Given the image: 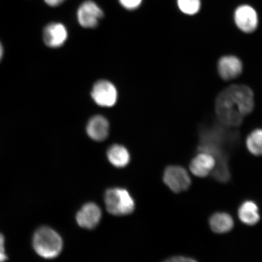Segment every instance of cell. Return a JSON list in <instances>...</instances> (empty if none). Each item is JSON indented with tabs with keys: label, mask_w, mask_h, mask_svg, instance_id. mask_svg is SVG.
<instances>
[{
	"label": "cell",
	"mask_w": 262,
	"mask_h": 262,
	"mask_svg": "<svg viewBox=\"0 0 262 262\" xmlns=\"http://www.w3.org/2000/svg\"><path fill=\"white\" fill-rule=\"evenodd\" d=\"M241 142V135L235 127L223 124L217 119L201 124L199 128V143L196 152L211 155L215 160L212 178L221 183H228L232 175L229 158Z\"/></svg>",
	"instance_id": "obj_1"
},
{
	"label": "cell",
	"mask_w": 262,
	"mask_h": 262,
	"mask_svg": "<svg viewBox=\"0 0 262 262\" xmlns=\"http://www.w3.org/2000/svg\"><path fill=\"white\" fill-rule=\"evenodd\" d=\"M253 91L244 84H234L223 90L215 100L217 119L229 127L240 126L244 117L253 111Z\"/></svg>",
	"instance_id": "obj_2"
},
{
	"label": "cell",
	"mask_w": 262,
	"mask_h": 262,
	"mask_svg": "<svg viewBox=\"0 0 262 262\" xmlns=\"http://www.w3.org/2000/svg\"><path fill=\"white\" fill-rule=\"evenodd\" d=\"M35 251L45 258L57 257L63 250V240L53 229L42 227L36 230L32 238Z\"/></svg>",
	"instance_id": "obj_3"
},
{
	"label": "cell",
	"mask_w": 262,
	"mask_h": 262,
	"mask_svg": "<svg viewBox=\"0 0 262 262\" xmlns=\"http://www.w3.org/2000/svg\"><path fill=\"white\" fill-rule=\"evenodd\" d=\"M104 202L110 214L126 215L135 209V202L127 190L116 188L107 190L104 194Z\"/></svg>",
	"instance_id": "obj_4"
},
{
	"label": "cell",
	"mask_w": 262,
	"mask_h": 262,
	"mask_svg": "<svg viewBox=\"0 0 262 262\" xmlns=\"http://www.w3.org/2000/svg\"><path fill=\"white\" fill-rule=\"evenodd\" d=\"M163 180L173 192L187 191L191 185V179L186 169L180 165H170L164 171Z\"/></svg>",
	"instance_id": "obj_5"
},
{
	"label": "cell",
	"mask_w": 262,
	"mask_h": 262,
	"mask_svg": "<svg viewBox=\"0 0 262 262\" xmlns=\"http://www.w3.org/2000/svg\"><path fill=\"white\" fill-rule=\"evenodd\" d=\"M91 96L98 106L113 107L117 102L118 94L116 88L110 81L100 80L94 85Z\"/></svg>",
	"instance_id": "obj_6"
},
{
	"label": "cell",
	"mask_w": 262,
	"mask_h": 262,
	"mask_svg": "<svg viewBox=\"0 0 262 262\" xmlns=\"http://www.w3.org/2000/svg\"><path fill=\"white\" fill-rule=\"evenodd\" d=\"M234 21L237 28L246 34H251L256 30L258 24L256 11L248 5L238 6L234 12Z\"/></svg>",
	"instance_id": "obj_7"
},
{
	"label": "cell",
	"mask_w": 262,
	"mask_h": 262,
	"mask_svg": "<svg viewBox=\"0 0 262 262\" xmlns=\"http://www.w3.org/2000/svg\"><path fill=\"white\" fill-rule=\"evenodd\" d=\"M103 16L102 10L96 3L90 0L82 3L77 11L78 23L85 28L96 27Z\"/></svg>",
	"instance_id": "obj_8"
},
{
	"label": "cell",
	"mask_w": 262,
	"mask_h": 262,
	"mask_svg": "<svg viewBox=\"0 0 262 262\" xmlns=\"http://www.w3.org/2000/svg\"><path fill=\"white\" fill-rule=\"evenodd\" d=\"M189 163V169L193 175L204 178L211 175L216 165L215 160L208 153L199 152Z\"/></svg>",
	"instance_id": "obj_9"
},
{
	"label": "cell",
	"mask_w": 262,
	"mask_h": 262,
	"mask_svg": "<svg viewBox=\"0 0 262 262\" xmlns=\"http://www.w3.org/2000/svg\"><path fill=\"white\" fill-rule=\"evenodd\" d=\"M101 209L94 203L83 206L76 216L77 224L81 228L92 229L96 228L101 220Z\"/></svg>",
	"instance_id": "obj_10"
},
{
	"label": "cell",
	"mask_w": 262,
	"mask_h": 262,
	"mask_svg": "<svg viewBox=\"0 0 262 262\" xmlns=\"http://www.w3.org/2000/svg\"><path fill=\"white\" fill-rule=\"evenodd\" d=\"M218 71L222 79L231 80L240 75L243 71V64L234 55H226L218 62Z\"/></svg>",
	"instance_id": "obj_11"
},
{
	"label": "cell",
	"mask_w": 262,
	"mask_h": 262,
	"mask_svg": "<svg viewBox=\"0 0 262 262\" xmlns=\"http://www.w3.org/2000/svg\"><path fill=\"white\" fill-rule=\"evenodd\" d=\"M68 35L67 29L63 24L52 23L44 29L43 40L48 47L57 48L67 41Z\"/></svg>",
	"instance_id": "obj_12"
},
{
	"label": "cell",
	"mask_w": 262,
	"mask_h": 262,
	"mask_svg": "<svg viewBox=\"0 0 262 262\" xmlns=\"http://www.w3.org/2000/svg\"><path fill=\"white\" fill-rule=\"evenodd\" d=\"M237 212L239 219L246 225L254 226L260 220L259 208L253 200H246L242 202Z\"/></svg>",
	"instance_id": "obj_13"
},
{
	"label": "cell",
	"mask_w": 262,
	"mask_h": 262,
	"mask_svg": "<svg viewBox=\"0 0 262 262\" xmlns=\"http://www.w3.org/2000/svg\"><path fill=\"white\" fill-rule=\"evenodd\" d=\"M109 129V122L105 117L101 116L92 117L86 127L88 135L97 142H101L107 138Z\"/></svg>",
	"instance_id": "obj_14"
},
{
	"label": "cell",
	"mask_w": 262,
	"mask_h": 262,
	"mask_svg": "<svg viewBox=\"0 0 262 262\" xmlns=\"http://www.w3.org/2000/svg\"><path fill=\"white\" fill-rule=\"evenodd\" d=\"M209 225L215 234H223L230 232L234 227V221L229 213L217 212L209 219Z\"/></svg>",
	"instance_id": "obj_15"
},
{
	"label": "cell",
	"mask_w": 262,
	"mask_h": 262,
	"mask_svg": "<svg viewBox=\"0 0 262 262\" xmlns=\"http://www.w3.org/2000/svg\"><path fill=\"white\" fill-rule=\"evenodd\" d=\"M107 159L117 168H123L130 161V155L125 147L119 145L111 146L107 152Z\"/></svg>",
	"instance_id": "obj_16"
},
{
	"label": "cell",
	"mask_w": 262,
	"mask_h": 262,
	"mask_svg": "<svg viewBox=\"0 0 262 262\" xmlns=\"http://www.w3.org/2000/svg\"><path fill=\"white\" fill-rule=\"evenodd\" d=\"M248 151L255 156H262V129H254L246 139Z\"/></svg>",
	"instance_id": "obj_17"
},
{
	"label": "cell",
	"mask_w": 262,
	"mask_h": 262,
	"mask_svg": "<svg viewBox=\"0 0 262 262\" xmlns=\"http://www.w3.org/2000/svg\"><path fill=\"white\" fill-rule=\"evenodd\" d=\"M178 5L183 14L193 15L199 12L201 8V0H178Z\"/></svg>",
	"instance_id": "obj_18"
},
{
	"label": "cell",
	"mask_w": 262,
	"mask_h": 262,
	"mask_svg": "<svg viewBox=\"0 0 262 262\" xmlns=\"http://www.w3.org/2000/svg\"><path fill=\"white\" fill-rule=\"evenodd\" d=\"M120 5L127 10H135L142 4V0H119Z\"/></svg>",
	"instance_id": "obj_19"
},
{
	"label": "cell",
	"mask_w": 262,
	"mask_h": 262,
	"mask_svg": "<svg viewBox=\"0 0 262 262\" xmlns=\"http://www.w3.org/2000/svg\"><path fill=\"white\" fill-rule=\"evenodd\" d=\"M168 262H196L198 260L192 257L187 256V255H174V256L168 258L165 260Z\"/></svg>",
	"instance_id": "obj_20"
},
{
	"label": "cell",
	"mask_w": 262,
	"mask_h": 262,
	"mask_svg": "<svg viewBox=\"0 0 262 262\" xmlns=\"http://www.w3.org/2000/svg\"><path fill=\"white\" fill-rule=\"evenodd\" d=\"M5 238L0 232V261H5L8 260V256L5 253Z\"/></svg>",
	"instance_id": "obj_21"
},
{
	"label": "cell",
	"mask_w": 262,
	"mask_h": 262,
	"mask_svg": "<svg viewBox=\"0 0 262 262\" xmlns=\"http://www.w3.org/2000/svg\"><path fill=\"white\" fill-rule=\"evenodd\" d=\"M65 0H45V2L49 6L55 7V6H60Z\"/></svg>",
	"instance_id": "obj_22"
},
{
	"label": "cell",
	"mask_w": 262,
	"mask_h": 262,
	"mask_svg": "<svg viewBox=\"0 0 262 262\" xmlns=\"http://www.w3.org/2000/svg\"><path fill=\"white\" fill-rule=\"evenodd\" d=\"M3 55V48L1 42H0V61H1Z\"/></svg>",
	"instance_id": "obj_23"
}]
</instances>
